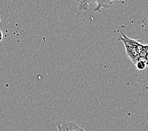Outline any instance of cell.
<instances>
[{
    "instance_id": "2",
    "label": "cell",
    "mask_w": 148,
    "mask_h": 131,
    "mask_svg": "<svg viewBox=\"0 0 148 131\" xmlns=\"http://www.w3.org/2000/svg\"><path fill=\"white\" fill-rule=\"evenodd\" d=\"M78 3L79 11H88L93 4H96L94 12L99 13L102 9H108L114 1H125V0H76Z\"/></svg>"
},
{
    "instance_id": "7",
    "label": "cell",
    "mask_w": 148,
    "mask_h": 131,
    "mask_svg": "<svg viewBox=\"0 0 148 131\" xmlns=\"http://www.w3.org/2000/svg\"><path fill=\"white\" fill-rule=\"evenodd\" d=\"M0 22H1V19H0Z\"/></svg>"
},
{
    "instance_id": "3",
    "label": "cell",
    "mask_w": 148,
    "mask_h": 131,
    "mask_svg": "<svg viewBox=\"0 0 148 131\" xmlns=\"http://www.w3.org/2000/svg\"><path fill=\"white\" fill-rule=\"evenodd\" d=\"M56 123L58 131H75L76 126L77 125L76 123L71 122L69 120H66V121L58 120Z\"/></svg>"
},
{
    "instance_id": "5",
    "label": "cell",
    "mask_w": 148,
    "mask_h": 131,
    "mask_svg": "<svg viewBox=\"0 0 148 131\" xmlns=\"http://www.w3.org/2000/svg\"><path fill=\"white\" fill-rule=\"evenodd\" d=\"M75 131H86V130H84L83 128H82V127L79 126L78 125H77L76 129H75Z\"/></svg>"
},
{
    "instance_id": "6",
    "label": "cell",
    "mask_w": 148,
    "mask_h": 131,
    "mask_svg": "<svg viewBox=\"0 0 148 131\" xmlns=\"http://www.w3.org/2000/svg\"><path fill=\"white\" fill-rule=\"evenodd\" d=\"M3 38V34L2 32L0 30V42L2 41Z\"/></svg>"
},
{
    "instance_id": "4",
    "label": "cell",
    "mask_w": 148,
    "mask_h": 131,
    "mask_svg": "<svg viewBox=\"0 0 148 131\" xmlns=\"http://www.w3.org/2000/svg\"><path fill=\"white\" fill-rule=\"evenodd\" d=\"M134 64L137 69L139 71H143L147 67V59L139 56Z\"/></svg>"
},
{
    "instance_id": "1",
    "label": "cell",
    "mask_w": 148,
    "mask_h": 131,
    "mask_svg": "<svg viewBox=\"0 0 148 131\" xmlns=\"http://www.w3.org/2000/svg\"><path fill=\"white\" fill-rule=\"evenodd\" d=\"M124 44L127 55L134 64H135L140 53L147 45H144L141 42L128 37L125 34L121 32V35L118 38Z\"/></svg>"
}]
</instances>
